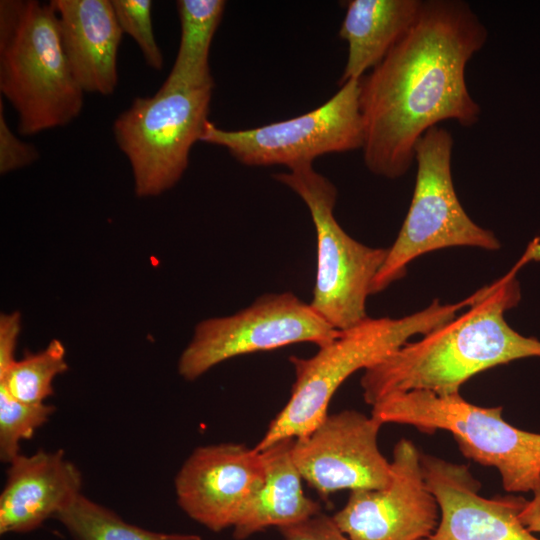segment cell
<instances>
[{"instance_id": "3", "label": "cell", "mask_w": 540, "mask_h": 540, "mask_svg": "<svg viewBox=\"0 0 540 540\" xmlns=\"http://www.w3.org/2000/svg\"><path fill=\"white\" fill-rule=\"evenodd\" d=\"M474 295L450 304L434 300L428 307L400 318L367 317L357 325L340 330L318 352L302 358L290 356L295 371L289 400L270 422L254 447L261 451L289 438L311 432L328 415L337 389L356 371L377 364L417 334H426L467 308Z\"/></svg>"}, {"instance_id": "18", "label": "cell", "mask_w": 540, "mask_h": 540, "mask_svg": "<svg viewBox=\"0 0 540 540\" xmlns=\"http://www.w3.org/2000/svg\"><path fill=\"white\" fill-rule=\"evenodd\" d=\"M293 438L258 451L264 480L235 524L233 537L244 540L269 527L292 525L321 512L318 502L306 496L302 477L291 456Z\"/></svg>"}, {"instance_id": "11", "label": "cell", "mask_w": 540, "mask_h": 540, "mask_svg": "<svg viewBox=\"0 0 540 540\" xmlns=\"http://www.w3.org/2000/svg\"><path fill=\"white\" fill-rule=\"evenodd\" d=\"M381 426L356 410L328 414L311 432L293 439L292 460L322 498L339 490L383 488L390 462L379 450Z\"/></svg>"}, {"instance_id": "21", "label": "cell", "mask_w": 540, "mask_h": 540, "mask_svg": "<svg viewBox=\"0 0 540 540\" xmlns=\"http://www.w3.org/2000/svg\"><path fill=\"white\" fill-rule=\"evenodd\" d=\"M65 353L62 342L53 339L43 350L16 360L0 375V385L22 402L45 403L54 393L55 377L68 370Z\"/></svg>"}, {"instance_id": "15", "label": "cell", "mask_w": 540, "mask_h": 540, "mask_svg": "<svg viewBox=\"0 0 540 540\" xmlns=\"http://www.w3.org/2000/svg\"><path fill=\"white\" fill-rule=\"evenodd\" d=\"M81 486V472L62 450L20 453L9 463L0 494V534L38 529L80 494Z\"/></svg>"}, {"instance_id": "24", "label": "cell", "mask_w": 540, "mask_h": 540, "mask_svg": "<svg viewBox=\"0 0 540 540\" xmlns=\"http://www.w3.org/2000/svg\"><path fill=\"white\" fill-rule=\"evenodd\" d=\"M39 157L37 148L20 140L9 128L4 115L3 101L0 100V173L23 168Z\"/></svg>"}, {"instance_id": "4", "label": "cell", "mask_w": 540, "mask_h": 540, "mask_svg": "<svg viewBox=\"0 0 540 540\" xmlns=\"http://www.w3.org/2000/svg\"><path fill=\"white\" fill-rule=\"evenodd\" d=\"M0 91L29 136L72 122L84 92L68 65L50 3L0 1Z\"/></svg>"}, {"instance_id": "8", "label": "cell", "mask_w": 540, "mask_h": 540, "mask_svg": "<svg viewBox=\"0 0 540 540\" xmlns=\"http://www.w3.org/2000/svg\"><path fill=\"white\" fill-rule=\"evenodd\" d=\"M214 86L160 87L135 98L114 121L113 134L127 157L138 197L158 196L182 178L200 141Z\"/></svg>"}, {"instance_id": "13", "label": "cell", "mask_w": 540, "mask_h": 540, "mask_svg": "<svg viewBox=\"0 0 540 540\" xmlns=\"http://www.w3.org/2000/svg\"><path fill=\"white\" fill-rule=\"evenodd\" d=\"M264 480L260 453L243 444L196 448L182 464L174 486L184 513L213 532L233 527Z\"/></svg>"}, {"instance_id": "7", "label": "cell", "mask_w": 540, "mask_h": 540, "mask_svg": "<svg viewBox=\"0 0 540 540\" xmlns=\"http://www.w3.org/2000/svg\"><path fill=\"white\" fill-rule=\"evenodd\" d=\"M274 178L304 201L315 227L317 270L311 307L337 330L357 325L368 317L366 301L388 249L364 245L344 231L334 216L337 189L312 164Z\"/></svg>"}, {"instance_id": "19", "label": "cell", "mask_w": 540, "mask_h": 540, "mask_svg": "<svg viewBox=\"0 0 540 540\" xmlns=\"http://www.w3.org/2000/svg\"><path fill=\"white\" fill-rule=\"evenodd\" d=\"M176 5L181 29L180 43L174 64L161 87L214 86L209 52L226 2L179 0Z\"/></svg>"}, {"instance_id": "16", "label": "cell", "mask_w": 540, "mask_h": 540, "mask_svg": "<svg viewBox=\"0 0 540 540\" xmlns=\"http://www.w3.org/2000/svg\"><path fill=\"white\" fill-rule=\"evenodd\" d=\"M68 65L83 92L104 96L118 84L122 30L109 0H52Z\"/></svg>"}, {"instance_id": "17", "label": "cell", "mask_w": 540, "mask_h": 540, "mask_svg": "<svg viewBox=\"0 0 540 540\" xmlns=\"http://www.w3.org/2000/svg\"><path fill=\"white\" fill-rule=\"evenodd\" d=\"M421 0H350L339 36L348 45L339 85L359 80L377 66L416 22Z\"/></svg>"}, {"instance_id": "20", "label": "cell", "mask_w": 540, "mask_h": 540, "mask_svg": "<svg viewBox=\"0 0 540 540\" xmlns=\"http://www.w3.org/2000/svg\"><path fill=\"white\" fill-rule=\"evenodd\" d=\"M54 519L74 540H202L196 534L154 532L130 524L81 493Z\"/></svg>"}, {"instance_id": "10", "label": "cell", "mask_w": 540, "mask_h": 540, "mask_svg": "<svg viewBox=\"0 0 540 540\" xmlns=\"http://www.w3.org/2000/svg\"><path fill=\"white\" fill-rule=\"evenodd\" d=\"M339 332L295 294H264L233 315L197 324L179 358L178 372L193 381L233 357L302 342L321 347Z\"/></svg>"}, {"instance_id": "9", "label": "cell", "mask_w": 540, "mask_h": 540, "mask_svg": "<svg viewBox=\"0 0 540 540\" xmlns=\"http://www.w3.org/2000/svg\"><path fill=\"white\" fill-rule=\"evenodd\" d=\"M200 141L224 147L247 166L288 169L325 154L362 149L360 79L342 84L323 105L287 120L245 130H225L208 120Z\"/></svg>"}, {"instance_id": "5", "label": "cell", "mask_w": 540, "mask_h": 540, "mask_svg": "<svg viewBox=\"0 0 540 540\" xmlns=\"http://www.w3.org/2000/svg\"><path fill=\"white\" fill-rule=\"evenodd\" d=\"M371 416L382 425L450 432L466 458L497 469L504 490L511 494L532 492L540 482V433L505 421L501 406H477L459 393L442 396L414 390L384 397L372 406Z\"/></svg>"}, {"instance_id": "23", "label": "cell", "mask_w": 540, "mask_h": 540, "mask_svg": "<svg viewBox=\"0 0 540 540\" xmlns=\"http://www.w3.org/2000/svg\"><path fill=\"white\" fill-rule=\"evenodd\" d=\"M111 3L122 32L135 40L148 66L161 70L163 55L153 32L152 1L112 0Z\"/></svg>"}, {"instance_id": "14", "label": "cell", "mask_w": 540, "mask_h": 540, "mask_svg": "<svg viewBox=\"0 0 540 540\" xmlns=\"http://www.w3.org/2000/svg\"><path fill=\"white\" fill-rule=\"evenodd\" d=\"M421 465L440 511L435 531L424 540H540L519 519L524 497L481 496L479 481L463 464L421 454Z\"/></svg>"}, {"instance_id": "27", "label": "cell", "mask_w": 540, "mask_h": 540, "mask_svg": "<svg viewBox=\"0 0 540 540\" xmlns=\"http://www.w3.org/2000/svg\"><path fill=\"white\" fill-rule=\"evenodd\" d=\"M531 493L533 496L525 501L519 519L530 532L540 533V482Z\"/></svg>"}, {"instance_id": "2", "label": "cell", "mask_w": 540, "mask_h": 540, "mask_svg": "<svg viewBox=\"0 0 540 540\" xmlns=\"http://www.w3.org/2000/svg\"><path fill=\"white\" fill-rule=\"evenodd\" d=\"M531 260H540L535 238L517 263L502 277L474 293L462 314L408 341L361 377L364 400L373 406L384 397L414 390L437 395L459 393L474 375L518 359L540 357V341L512 329L505 312L521 298L516 278Z\"/></svg>"}, {"instance_id": "6", "label": "cell", "mask_w": 540, "mask_h": 540, "mask_svg": "<svg viewBox=\"0 0 540 540\" xmlns=\"http://www.w3.org/2000/svg\"><path fill=\"white\" fill-rule=\"evenodd\" d=\"M453 144L452 134L440 126L428 130L418 141L411 204L373 281L371 294L404 277L407 266L426 253L457 246L500 248L494 233L477 225L457 197L451 171Z\"/></svg>"}, {"instance_id": "22", "label": "cell", "mask_w": 540, "mask_h": 540, "mask_svg": "<svg viewBox=\"0 0 540 540\" xmlns=\"http://www.w3.org/2000/svg\"><path fill=\"white\" fill-rule=\"evenodd\" d=\"M55 406L22 402L0 385V458L10 463L20 454V443L30 439L36 429L55 412Z\"/></svg>"}, {"instance_id": "26", "label": "cell", "mask_w": 540, "mask_h": 540, "mask_svg": "<svg viewBox=\"0 0 540 540\" xmlns=\"http://www.w3.org/2000/svg\"><path fill=\"white\" fill-rule=\"evenodd\" d=\"M21 330V315L15 311L0 317V375L17 360L15 349Z\"/></svg>"}, {"instance_id": "1", "label": "cell", "mask_w": 540, "mask_h": 540, "mask_svg": "<svg viewBox=\"0 0 540 540\" xmlns=\"http://www.w3.org/2000/svg\"><path fill=\"white\" fill-rule=\"evenodd\" d=\"M487 38L467 2L423 1L409 32L360 79L362 151L371 173L399 178L414 163L415 147L428 130L446 120L464 127L479 121L481 108L465 71Z\"/></svg>"}, {"instance_id": "25", "label": "cell", "mask_w": 540, "mask_h": 540, "mask_svg": "<svg viewBox=\"0 0 540 540\" xmlns=\"http://www.w3.org/2000/svg\"><path fill=\"white\" fill-rule=\"evenodd\" d=\"M283 540H352L322 512L298 523L278 529Z\"/></svg>"}, {"instance_id": "12", "label": "cell", "mask_w": 540, "mask_h": 540, "mask_svg": "<svg viewBox=\"0 0 540 540\" xmlns=\"http://www.w3.org/2000/svg\"><path fill=\"white\" fill-rule=\"evenodd\" d=\"M437 500L424 478L421 454L399 440L390 479L380 489L352 491L333 519L352 540H424L439 523Z\"/></svg>"}]
</instances>
